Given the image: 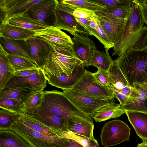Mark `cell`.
I'll use <instances>...</instances> for the list:
<instances>
[{
  "label": "cell",
  "instance_id": "6da1fadb",
  "mask_svg": "<svg viewBox=\"0 0 147 147\" xmlns=\"http://www.w3.org/2000/svg\"><path fill=\"white\" fill-rule=\"evenodd\" d=\"M114 61L130 87L147 83V47L141 50L130 48Z\"/></svg>",
  "mask_w": 147,
  "mask_h": 147
},
{
  "label": "cell",
  "instance_id": "7a4b0ae2",
  "mask_svg": "<svg viewBox=\"0 0 147 147\" xmlns=\"http://www.w3.org/2000/svg\"><path fill=\"white\" fill-rule=\"evenodd\" d=\"M48 44L50 50L42 70L46 78L58 77L62 73L69 76L82 63L75 56L72 45Z\"/></svg>",
  "mask_w": 147,
  "mask_h": 147
},
{
  "label": "cell",
  "instance_id": "3957f363",
  "mask_svg": "<svg viewBox=\"0 0 147 147\" xmlns=\"http://www.w3.org/2000/svg\"><path fill=\"white\" fill-rule=\"evenodd\" d=\"M144 23L139 5L132 1L121 37L113 46L112 56H120L127 51Z\"/></svg>",
  "mask_w": 147,
  "mask_h": 147
},
{
  "label": "cell",
  "instance_id": "277c9868",
  "mask_svg": "<svg viewBox=\"0 0 147 147\" xmlns=\"http://www.w3.org/2000/svg\"><path fill=\"white\" fill-rule=\"evenodd\" d=\"M43 98L40 106L44 110L63 116L66 121L73 115L80 117L93 123V119L77 108L63 94L57 90L43 91Z\"/></svg>",
  "mask_w": 147,
  "mask_h": 147
},
{
  "label": "cell",
  "instance_id": "5b68a950",
  "mask_svg": "<svg viewBox=\"0 0 147 147\" xmlns=\"http://www.w3.org/2000/svg\"><path fill=\"white\" fill-rule=\"evenodd\" d=\"M71 89L94 99L114 101L115 98L113 91L109 86H105L99 84L93 73L86 70Z\"/></svg>",
  "mask_w": 147,
  "mask_h": 147
},
{
  "label": "cell",
  "instance_id": "8992f818",
  "mask_svg": "<svg viewBox=\"0 0 147 147\" xmlns=\"http://www.w3.org/2000/svg\"><path fill=\"white\" fill-rule=\"evenodd\" d=\"M131 129L125 123L114 120L106 123L103 127L100 134L102 145L109 147L129 141Z\"/></svg>",
  "mask_w": 147,
  "mask_h": 147
},
{
  "label": "cell",
  "instance_id": "52a82bcc",
  "mask_svg": "<svg viewBox=\"0 0 147 147\" xmlns=\"http://www.w3.org/2000/svg\"><path fill=\"white\" fill-rule=\"evenodd\" d=\"M73 11L58 1L56 8L55 20L53 26L67 31L73 36L76 33L89 36L85 29L76 20L73 15Z\"/></svg>",
  "mask_w": 147,
  "mask_h": 147
},
{
  "label": "cell",
  "instance_id": "ba28073f",
  "mask_svg": "<svg viewBox=\"0 0 147 147\" xmlns=\"http://www.w3.org/2000/svg\"><path fill=\"white\" fill-rule=\"evenodd\" d=\"M107 72L109 86L113 90L115 98L123 105L129 96L131 87L114 61Z\"/></svg>",
  "mask_w": 147,
  "mask_h": 147
},
{
  "label": "cell",
  "instance_id": "9c48e42d",
  "mask_svg": "<svg viewBox=\"0 0 147 147\" xmlns=\"http://www.w3.org/2000/svg\"><path fill=\"white\" fill-rule=\"evenodd\" d=\"M63 94L79 109L93 118L94 112L111 100L94 99L77 92L71 89L63 90Z\"/></svg>",
  "mask_w": 147,
  "mask_h": 147
},
{
  "label": "cell",
  "instance_id": "30bf717a",
  "mask_svg": "<svg viewBox=\"0 0 147 147\" xmlns=\"http://www.w3.org/2000/svg\"><path fill=\"white\" fill-rule=\"evenodd\" d=\"M58 2L57 0H41L32 5L25 13L49 26H53L55 20L56 8Z\"/></svg>",
  "mask_w": 147,
  "mask_h": 147
},
{
  "label": "cell",
  "instance_id": "8fae6325",
  "mask_svg": "<svg viewBox=\"0 0 147 147\" xmlns=\"http://www.w3.org/2000/svg\"><path fill=\"white\" fill-rule=\"evenodd\" d=\"M74 36L72 48L75 55L84 67H89L94 51L96 49L95 44L88 36L76 33Z\"/></svg>",
  "mask_w": 147,
  "mask_h": 147
},
{
  "label": "cell",
  "instance_id": "7c38bea8",
  "mask_svg": "<svg viewBox=\"0 0 147 147\" xmlns=\"http://www.w3.org/2000/svg\"><path fill=\"white\" fill-rule=\"evenodd\" d=\"M95 13L105 33L114 46L121 37L125 20L111 16L101 11Z\"/></svg>",
  "mask_w": 147,
  "mask_h": 147
},
{
  "label": "cell",
  "instance_id": "4fadbf2b",
  "mask_svg": "<svg viewBox=\"0 0 147 147\" xmlns=\"http://www.w3.org/2000/svg\"><path fill=\"white\" fill-rule=\"evenodd\" d=\"M122 106L125 111L147 112V83L136 84L131 87L129 96Z\"/></svg>",
  "mask_w": 147,
  "mask_h": 147
},
{
  "label": "cell",
  "instance_id": "5bb4252c",
  "mask_svg": "<svg viewBox=\"0 0 147 147\" xmlns=\"http://www.w3.org/2000/svg\"><path fill=\"white\" fill-rule=\"evenodd\" d=\"M24 114L33 118L50 127H53L56 131L67 130L66 121L63 116L46 111L41 106L27 109L24 111Z\"/></svg>",
  "mask_w": 147,
  "mask_h": 147
},
{
  "label": "cell",
  "instance_id": "9a60e30c",
  "mask_svg": "<svg viewBox=\"0 0 147 147\" xmlns=\"http://www.w3.org/2000/svg\"><path fill=\"white\" fill-rule=\"evenodd\" d=\"M41 1L0 0V24L11 16L25 13L33 5Z\"/></svg>",
  "mask_w": 147,
  "mask_h": 147
},
{
  "label": "cell",
  "instance_id": "2e32d148",
  "mask_svg": "<svg viewBox=\"0 0 147 147\" xmlns=\"http://www.w3.org/2000/svg\"><path fill=\"white\" fill-rule=\"evenodd\" d=\"M66 126L67 130L92 140L98 144L94 136L93 123L80 117L73 115L67 118Z\"/></svg>",
  "mask_w": 147,
  "mask_h": 147
},
{
  "label": "cell",
  "instance_id": "e0dca14e",
  "mask_svg": "<svg viewBox=\"0 0 147 147\" xmlns=\"http://www.w3.org/2000/svg\"><path fill=\"white\" fill-rule=\"evenodd\" d=\"M0 45L8 54L22 57L36 64L26 40L0 36Z\"/></svg>",
  "mask_w": 147,
  "mask_h": 147
},
{
  "label": "cell",
  "instance_id": "ac0fdd59",
  "mask_svg": "<svg viewBox=\"0 0 147 147\" xmlns=\"http://www.w3.org/2000/svg\"><path fill=\"white\" fill-rule=\"evenodd\" d=\"M86 70L81 63L77 66L69 76L62 73L59 76L46 77L48 82L51 85L63 89L71 88L84 74Z\"/></svg>",
  "mask_w": 147,
  "mask_h": 147
},
{
  "label": "cell",
  "instance_id": "d6986e66",
  "mask_svg": "<svg viewBox=\"0 0 147 147\" xmlns=\"http://www.w3.org/2000/svg\"><path fill=\"white\" fill-rule=\"evenodd\" d=\"M32 55L37 66L42 70L50 50L49 44L34 37L26 40Z\"/></svg>",
  "mask_w": 147,
  "mask_h": 147
},
{
  "label": "cell",
  "instance_id": "ffe728a7",
  "mask_svg": "<svg viewBox=\"0 0 147 147\" xmlns=\"http://www.w3.org/2000/svg\"><path fill=\"white\" fill-rule=\"evenodd\" d=\"M34 36L46 43L60 45H72L71 38L61 30L54 26H49L42 30L34 31Z\"/></svg>",
  "mask_w": 147,
  "mask_h": 147
},
{
  "label": "cell",
  "instance_id": "44dd1931",
  "mask_svg": "<svg viewBox=\"0 0 147 147\" xmlns=\"http://www.w3.org/2000/svg\"><path fill=\"white\" fill-rule=\"evenodd\" d=\"M47 81L44 73L41 69L37 73L26 76H14L4 88L16 84H24L28 85L38 91H43L46 87Z\"/></svg>",
  "mask_w": 147,
  "mask_h": 147
},
{
  "label": "cell",
  "instance_id": "7402d4cb",
  "mask_svg": "<svg viewBox=\"0 0 147 147\" xmlns=\"http://www.w3.org/2000/svg\"><path fill=\"white\" fill-rule=\"evenodd\" d=\"M38 91L28 85L16 84L0 90V98H12L25 102L32 94Z\"/></svg>",
  "mask_w": 147,
  "mask_h": 147
},
{
  "label": "cell",
  "instance_id": "603a6c76",
  "mask_svg": "<svg viewBox=\"0 0 147 147\" xmlns=\"http://www.w3.org/2000/svg\"><path fill=\"white\" fill-rule=\"evenodd\" d=\"M4 23L33 31L44 29L49 26L45 23L29 17L25 13L11 16L1 24Z\"/></svg>",
  "mask_w": 147,
  "mask_h": 147
},
{
  "label": "cell",
  "instance_id": "cb8c5ba5",
  "mask_svg": "<svg viewBox=\"0 0 147 147\" xmlns=\"http://www.w3.org/2000/svg\"><path fill=\"white\" fill-rule=\"evenodd\" d=\"M126 111L120 103L111 102L97 109L94 112L93 118L97 122L118 117Z\"/></svg>",
  "mask_w": 147,
  "mask_h": 147
},
{
  "label": "cell",
  "instance_id": "d4e9b609",
  "mask_svg": "<svg viewBox=\"0 0 147 147\" xmlns=\"http://www.w3.org/2000/svg\"><path fill=\"white\" fill-rule=\"evenodd\" d=\"M125 113L137 135L147 140V112L127 111Z\"/></svg>",
  "mask_w": 147,
  "mask_h": 147
},
{
  "label": "cell",
  "instance_id": "484cf974",
  "mask_svg": "<svg viewBox=\"0 0 147 147\" xmlns=\"http://www.w3.org/2000/svg\"><path fill=\"white\" fill-rule=\"evenodd\" d=\"M34 31L7 23L0 25V36L15 40H26L34 37Z\"/></svg>",
  "mask_w": 147,
  "mask_h": 147
},
{
  "label": "cell",
  "instance_id": "4316f807",
  "mask_svg": "<svg viewBox=\"0 0 147 147\" xmlns=\"http://www.w3.org/2000/svg\"><path fill=\"white\" fill-rule=\"evenodd\" d=\"M8 54L0 45V90L15 75V71L8 59Z\"/></svg>",
  "mask_w": 147,
  "mask_h": 147
},
{
  "label": "cell",
  "instance_id": "83f0119b",
  "mask_svg": "<svg viewBox=\"0 0 147 147\" xmlns=\"http://www.w3.org/2000/svg\"><path fill=\"white\" fill-rule=\"evenodd\" d=\"M90 25L84 27L89 35L95 36L102 44L105 49L109 51L113 46L105 33L96 15L90 18Z\"/></svg>",
  "mask_w": 147,
  "mask_h": 147
},
{
  "label": "cell",
  "instance_id": "f1b7e54d",
  "mask_svg": "<svg viewBox=\"0 0 147 147\" xmlns=\"http://www.w3.org/2000/svg\"><path fill=\"white\" fill-rule=\"evenodd\" d=\"M15 123L27 134L45 142L64 146L67 145L69 142V139L62 138L59 136H48L35 131L24 125L19 120Z\"/></svg>",
  "mask_w": 147,
  "mask_h": 147
},
{
  "label": "cell",
  "instance_id": "f546056e",
  "mask_svg": "<svg viewBox=\"0 0 147 147\" xmlns=\"http://www.w3.org/2000/svg\"><path fill=\"white\" fill-rule=\"evenodd\" d=\"M110 56L108 50L99 51L97 49L94 51L91 58L90 66L97 67L98 69L107 72L111 64L114 62Z\"/></svg>",
  "mask_w": 147,
  "mask_h": 147
},
{
  "label": "cell",
  "instance_id": "4dcf8cb0",
  "mask_svg": "<svg viewBox=\"0 0 147 147\" xmlns=\"http://www.w3.org/2000/svg\"><path fill=\"white\" fill-rule=\"evenodd\" d=\"M19 120L24 125L35 131L48 136H59L55 130L46 128L50 127L27 115L23 114Z\"/></svg>",
  "mask_w": 147,
  "mask_h": 147
},
{
  "label": "cell",
  "instance_id": "1f68e13d",
  "mask_svg": "<svg viewBox=\"0 0 147 147\" xmlns=\"http://www.w3.org/2000/svg\"><path fill=\"white\" fill-rule=\"evenodd\" d=\"M65 6L73 10L84 9L95 12L101 11L105 7L88 0H64L59 1Z\"/></svg>",
  "mask_w": 147,
  "mask_h": 147
},
{
  "label": "cell",
  "instance_id": "d6a6232c",
  "mask_svg": "<svg viewBox=\"0 0 147 147\" xmlns=\"http://www.w3.org/2000/svg\"><path fill=\"white\" fill-rule=\"evenodd\" d=\"M7 56L15 72L38 67L35 63L22 57L8 54Z\"/></svg>",
  "mask_w": 147,
  "mask_h": 147
},
{
  "label": "cell",
  "instance_id": "836d02e7",
  "mask_svg": "<svg viewBox=\"0 0 147 147\" xmlns=\"http://www.w3.org/2000/svg\"><path fill=\"white\" fill-rule=\"evenodd\" d=\"M24 102L14 98H0V107L23 115L25 110Z\"/></svg>",
  "mask_w": 147,
  "mask_h": 147
},
{
  "label": "cell",
  "instance_id": "e575fe53",
  "mask_svg": "<svg viewBox=\"0 0 147 147\" xmlns=\"http://www.w3.org/2000/svg\"><path fill=\"white\" fill-rule=\"evenodd\" d=\"M59 137L66 139L73 140L78 142L84 147H89L90 146L97 144L92 140L82 136L75 134L67 130H59L55 131Z\"/></svg>",
  "mask_w": 147,
  "mask_h": 147
},
{
  "label": "cell",
  "instance_id": "d590c367",
  "mask_svg": "<svg viewBox=\"0 0 147 147\" xmlns=\"http://www.w3.org/2000/svg\"><path fill=\"white\" fill-rule=\"evenodd\" d=\"M0 111V123L1 126H6L14 123L20 119L23 115L5 109Z\"/></svg>",
  "mask_w": 147,
  "mask_h": 147
},
{
  "label": "cell",
  "instance_id": "8d00e7d4",
  "mask_svg": "<svg viewBox=\"0 0 147 147\" xmlns=\"http://www.w3.org/2000/svg\"><path fill=\"white\" fill-rule=\"evenodd\" d=\"M105 7L129 8L132 1L129 0H88Z\"/></svg>",
  "mask_w": 147,
  "mask_h": 147
},
{
  "label": "cell",
  "instance_id": "74e56055",
  "mask_svg": "<svg viewBox=\"0 0 147 147\" xmlns=\"http://www.w3.org/2000/svg\"><path fill=\"white\" fill-rule=\"evenodd\" d=\"M146 47H147V27L144 26L132 42L129 48L134 50H141Z\"/></svg>",
  "mask_w": 147,
  "mask_h": 147
},
{
  "label": "cell",
  "instance_id": "f35d334b",
  "mask_svg": "<svg viewBox=\"0 0 147 147\" xmlns=\"http://www.w3.org/2000/svg\"><path fill=\"white\" fill-rule=\"evenodd\" d=\"M43 91H38L34 93L24 102V111L41 106L43 98Z\"/></svg>",
  "mask_w": 147,
  "mask_h": 147
},
{
  "label": "cell",
  "instance_id": "ab89813d",
  "mask_svg": "<svg viewBox=\"0 0 147 147\" xmlns=\"http://www.w3.org/2000/svg\"><path fill=\"white\" fill-rule=\"evenodd\" d=\"M129 10L127 8L105 7L100 11L111 16L125 20Z\"/></svg>",
  "mask_w": 147,
  "mask_h": 147
},
{
  "label": "cell",
  "instance_id": "60d3db41",
  "mask_svg": "<svg viewBox=\"0 0 147 147\" xmlns=\"http://www.w3.org/2000/svg\"><path fill=\"white\" fill-rule=\"evenodd\" d=\"M93 74L96 80L102 85L105 86H109V81L108 74L107 71H105L98 69Z\"/></svg>",
  "mask_w": 147,
  "mask_h": 147
},
{
  "label": "cell",
  "instance_id": "b9f144b4",
  "mask_svg": "<svg viewBox=\"0 0 147 147\" xmlns=\"http://www.w3.org/2000/svg\"><path fill=\"white\" fill-rule=\"evenodd\" d=\"M95 12L84 9H77L74 10L73 15L78 18H90L95 15Z\"/></svg>",
  "mask_w": 147,
  "mask_h": 147
},
{
  "label": "cell",
  "instance_id": "7bdbcfd3",
  "mask_svg": "<svg viewBox=\"0 0 147 147\" xmlns=\"http://www.w3.org/2000/svg\"><path fill=\"white\" fill-rule=\"evenodd\" d=\"M0 143L2 147H24L22 144L9 138H1Z\"/></svg>",
  "mask_w": 147,
  "mask_h": 147
},
{
  "label": "cell",
  "instance_id": "ee69618b",
  "mask_svg": "<svg viewBox=\"0 0 147 147\" xmlns=\"http://www.w3.org/2000/svg\"><path fill=\"white\" fill-rule=\"evenodd\" d=\"M41 69L39 67L21 70L15 72L14 76H26L38 73Z\"/></svg>",
  "mask_w": 147,
  "mask_h": 147
},
{
  "label": "cell",
  "instance_id": "f6af8a7d",
  "mask_svg": "<svg viewBox=\"0 0 147 147\" xmlns=\"http://www.w3.org/2000/svg\"><path fill=\"white\" fill-rule=\"evenodd\" d=\"M138 5L139 6L144 22L147 26V7Z\"/></svg>",
  "mask_w": 147,
  "mask_h": 147
},
{
  "label": "cell",
  "instance_id": "bcb514c9",
  "mask_svg": "<svg viewBox=\"0 0 147 147\" xmlns=\"http://www.w3.org/2000/svg\"><path fill=\"white\" fill-rule=\"evenodd\" d=\"M65 147H84L78 142L73 140L69 139L68 144Z\"/></svg>",
  "mask_w": 147,
  "mask_h": 147
},
{
  "label": "cell",
  "instance_id": "7dc6e473",
  "mask_svg": "<svg viewBox=\"0 0 147 147\" xmlns=\"http://www.w3.org/2000/svg\"><path fill=\"white\" fill-rule=\"evenodd\" d=\"M134 1L139 5L147 7V0H138Z\"/></svg>",
  "mask_w": 147,
  "mask_h": 147
},
{
  "label": "cell",
  "instance_id": "c3c4849f",
  "mask_svg": "<svg viewBox=\"0 0 147 147\" xmlns=\"http://www.w3.org/2000/svg\"><path fill=\"white\" fill-rule=\"evenodd\" d=\"M137 147H147V140H142V142L138 144Z\"/></svg>",
  "mask_w": 147,
  "mask_h": 147
},
{
  "label": "cell",
  "instance_id": "681fc988",
  "mask_svg": "<svg viewBox=\"0 0 147 147\" xmlns=\"http://www.w3.org/2000/svg\"><path fill=\"white\" fill-rule=\"evenodd\" d=\"M89 147H100V146L99 144H94L90 146Z\"/></svg>",
  "mask_w": 147,
  "mask_h": 147
}]
</instances>
